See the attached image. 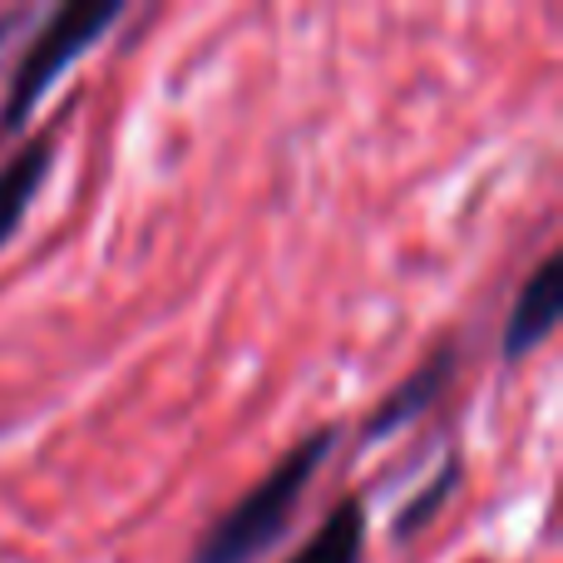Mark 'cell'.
<instances>
[{"label": "cell", "instance_id": "obj_7", "mask_svg": "<svg viewBox=\"0 0 563 563\" xmlns=\"http://www.w3.org/2000/svg\"><path fill=\"white\" fill-rule=\"evenodd\" d=\"M460 475H465V465H460V455L450 450V460L435 470V475L426 479V485L416 489V495L400 505V515H396V525H390V539L396 544H410V539H420L430 525H435L440 515H445V505L455 499V489H460Z\"/></svg>", "mask_w": 563, "mask_h": 563}, {"label": "cell", "instance_id": "obj_9", "mask_svg": "<svg viewBox=\"0 0 563 563\" xmlns=\"http://www.w3.org/2000/svg\"><path fill=\"white\" fill-rule=\"evenodd\" d=\"M470 563H489V559H470Z\"/></svg>", "mask_w": 563, "mask_h": 563}, {"label": "cell", "instance_id": "obj_2", "mask_svg": "<svg viewBox=\"0 0 563 563\" xmlns=\"http://www.w3.org/2000/svg\"><path fill=\"white\" fill-rule=\"evenodd\" d=\"M129 15L124 0H69V5H45L35 20V35L20 45V59L5 75L0 95V144L20 139L30 119L40 114L55 85Z\"/></svg>", "mask_w": 563, "mask_h": 563}, {"label": "cell", "instance_id": "obj_3", "mask_svg": "<svg viewBox=\"0 0 563 563\" xmlns=\"http://www.w3.org/2000/svg\"><path fill=\"white\" fill-rule=\"evenodd\" d=\"M455 371H460V346H455V341H440V346L430 351V356L420 361L406 380H400V386H390V396H380V406L361 420V435L356 440H361V445H380V440L400 435L406 426H416L426 410L440 406V396L450 390Z\"/></svg>", "mask_w": 563, "mask_h": 563}, {"label": "cell", "instance_id": "obj_5", "mask_svg": "<svg viewBox=\"0 0 563 563\" xmlns=\"http://www.w3.org/2000/svg\"><path fill=\"white\" fill-rule=\"evenodd\" d=\"M49 168H55V139L49 134L30 139V144L10 148V154L0 158V253L20 238V228H25Z\"/></svg>", "mask_w": 563, "mask_h": 563}, {"label": "cell", "instance_id": "obj_4", "mask_svg": "<svg viewBox=\"0 0 563 563\" xmlns=\"http://www.w3.org/2000/svg\"><path fill=\"white\" fill-rule=\"evenodd\" d=\"M563 317V257L544 253L539 267L525 277V287L515 291L509 301V317H505V336H499V356L515 366V361L534 356L549 336H554Z\"/></svg>", "mask_w": 563, "mask_h": 563}, {"label": "cell", "instance_id": "obj_6", "mask_svg": "<svg viewBox=\"0 0 563 563\" xmlns=\"http://www.w3.org/2000/svg\"><path fill=\"white\" fill-rule=\"evenodd\" d=\"M291 563H366V499L341 495Z\"/></svg>", "mask_w": 563, "mask_h": 563}, {"label": "cell", "instance_id": "obj_1", "mask_svg": "<svg viewBox=\"0 0 563 563\" xmlns=\"http://www.w3.org/2000/svg\"><path fill=\"white\" fill-rule=\"evenodd\" d=\"M336 440H341V426H321L311 435H301L247 495H238L198 534L188 563H257L263 554H273L287 539V529L297 525L301 505H307L317 475L327 470V460L336 455Z\"/></svg>", "mask_w": 563, "mask_h": 563}, {"label": "cell", "instance_id": "obj_8", "mask_svg": "<svg viewBox=\"0 0 563 563\" xmlns=\"http://www.w3.org/2000/svg\"><path fill=\"white\" fill-rule=\"evenodd\" d=\"M40 15V5H15V10H0V55L10 49V40L20 35V30H30Z\"/></svg>", "mask_w": 563, "mask_h": 563}]
</instances>
